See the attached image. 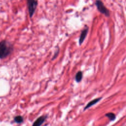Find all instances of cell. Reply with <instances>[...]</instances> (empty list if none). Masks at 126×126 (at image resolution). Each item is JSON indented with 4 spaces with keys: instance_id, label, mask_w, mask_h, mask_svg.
<instances>
[{
    "instance_id": "1",
    "label": "cell",
    "mask_w": 126,
    "mask_h": 126,
    "mask_svg": "<svg viewBox=\"0 0 126 126\" xmlns=\"http://www.w3.org/2000/svg\"><path fill=\"white\" fill-rule=\"evenodd\" d=\"M13 46L8 41L3 40L0 42V59H4L8 56L13 51Z\"/></svg>"
},
{
    "instance_id": "2",
    "label": "cell",
    "mask_w": 126,
    "mask_h": 126,
    "mask_svg": "<svg viewBox=\"0 0 126 126\" xmlns=\"http://www.w3.org/2000/svg\"><path fill=\"white\" fill-rule=\"evenodd\" d=\"M37 0H27V4L29 15L32 18L34 13L37 5Z\"/></svg>"
},
{
    "instance_id": "3",
    "label": "cell",
    "mask_w": 126,
    "mask_h": 126,
    "mask_svg": "<svg viewBox=\"0 0 126 126\" xmlns=\"http://www.w3.org/2000/svg\"><path fill=\"white\" fill-rule=\"evenodd\" d=\"M96 6L98 9V10L101 13L104 14L106 16L109 15V12L107 10V9L105 7L103 3L100 0H97L95 2Z\"/></svg>"
},
{
    "instance_id": "4",
    "label": "cell",
    "mask_w": 126,
    "mask_h": 126,
    "mask_svg": "<svg viewBox=\"0 0 126 126\" xmlns=\"http://www.w3.org/2000/svg\"><path fill=\"white\" fill-rule=\"evenodd\" d=\"M47 118L46 115H43L38 117L33 123L32 126H40Z\"/></svg>"
},
{
    "instance_id": "5",
    "label": "cell",
    "mask_w": 126,
    "mask_h": 126,
    "mask_svg": "<svg viewBox=\"0 0 126 126\" xmlns=\"http://www.w3.org/2000/svg\"><path fill=\"white\" fill-rule=\"evenodd\" d=\"M88 28H86L85 29H84L81 32V34H80V38H79V44H81L82 43V42L84 41L86 35H87V34L88 33Z\"/></svg>"
},
{
    "instance_id": "6",
    "label": "cell",
    "mask_w": 126,
    "mask_h": 126,
    "mask_svg": "<svg viewBox=\"0 0 126 126\" xmlns=\"http://www.w3.org/2000/svg\"><path fill=\"white\" fill-rule=\"evenodd\" d=\"M100 99H101V98L100 97V98H97L94 99V100L91 101L90 102H89L87 104V105H86V106L85 107L84 109L85 110V109H86L89 108L90 107L93 106L94 104H95V103H97L98 101H99V100H100Z\"/></svg>"
},
{
    "instance_id": "7",
    "label": "cell",
    "mask_w": 126,
    "mask_h": 126,
    "mask_svg": "<svg viewBox=\"0 0 126 126\" xmlns=\"http://www.w3.org/2000/svg\"><path fill=\"white\" fill-rule=\"evenodd\" d=\"M82 76H83L82 72L81 71H78L75 75V80H76V81L77 82H80L81 80H82Z\"/></svg>"
},
{
    "instance_id": "8",
    "label": "cell",
    "mask_w": 126,
    "mask_h": 126,
    "mask_svg": "<svg viewBox=\"0 0 126 126\" xmlns=\"http://www.w3.org/2000/svg\"><path fill=\"white\" fill-rule=\"evenodd\" d=\"M14 121H15V122H16L17 124H21L23 122L24 119L22 116L20 115H18L14 117Z\"/></svg>"
},
{
    "instance_id": "9",
    "label": "cell",
    "mask_w": 126,
    "mask_h": 126,
    "mask_svg": "<svg viewBox=\"0 0 126 126\" xmlns=\"http://www.w3.org/2000/svg\"><path fill=\"white\" fill-rule=\"evenodd\" d=\"M106 116L111 120V121H113L115 119V115L114 114H113V113H108L107 114H106Z\"/></svg>"
},
{
    "instance_id": "10",
    "label": "cell",
    "mask_w": 126,
    "mask_h": 126,
    "mask_svg": "<svg viewBox=\"0 0 126 126\" xmlns=\"http://www.w3.org/2000/svg\"><path fill=\"white\" fill-rule=\"evenodd\" d=\"M59 49H58V50H57V51H56V52H55V54H54V56H53V58H52V60H54V59L57 57V55H58V53H59Z\"/></svg>"
}]
</instances>
